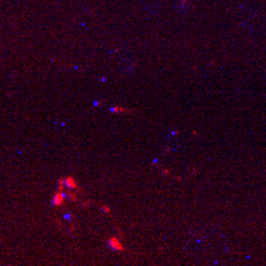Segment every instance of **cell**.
<instances>
[{"label":"cell","instance_id":"obj_1","mask_svg":"<svg viewBox=\"0 0 266 266\" xmlns=\"http://www.w3.org/2000/svg\"><path fill=\"white\" fill-rule=\"evenodd\" d=\"M107 244H108V246L111 248L112 250H116V251H126L125 245L122 244V241L118 239L117 237H111V238H108Z\"/></svg>","mask_w":266,"mask_h":266},{"label":"cell","instance_id":"obj_2","mask_svg":"<svg viewBox=\"0 0 266 266\" xmlns=\"http://www.w3.org/2000/svg\"><path fill=\"white\" fill-rule=\"evenodd\" d=\"M65 197H67L65 194H63L62 191H57V194H54L52 197V205L54 207H61L65 202Z\"/></svg>","mask_w":266,"mask_h":266},{"label":"cell","instance_id":"obj_3","mask_svg":"<svg viewBox=\"0 0 266 266\" xmlns=\"http://www.w3.org/2000/svg\"><path fill=\"white\" fill-rule=\"evenodd\" d=\"M64 181H65V186L68 189L70 190H79V186H78V182L76 180L73 176H67L64 179Z\"/></svg>","mask_w":266,"mask_h":266},{"label":"cell","instance_id":"obj_4","mask_svg":"<svg viewBox=\"0 0 266 266\" xmlns=\"http://www.w3.org/2000/svg\"><path fill=\"white\" fill-rule=\"evenodd\" d=\"M111 112L117 113V115H131V113H133V110L127 108V107H122V106H113V107H111Z\"/></svg>","mask_w":266,"mask_h":266},{"label":"cell","instance_id":"obj_5","mask_svg":"<svg viewBox=\"0 0 266 266\" xmlns=\"http://www.w3.org/2000/svg\"><path fill=\"white\" fill-rule=\"evenodd\" d=\"M76 190H73L72 192H68L67 197L69 198L72 202H78V192H75Z\"/></svg>","mask_w":266,"mask_h":266},{"label":"cell","instance_id":"obj_6","mask_svg":"<svg viewBox=\"0 0 266 266\" xmlns=\"http://www.w3.org/2000/svg\"><path fill=\"white\" fill-rule=\"evenodd\" d=\"M100 208H101L102 212L106 213V214H110V213H111V209H110V207H108V206H106V205H101V206H100Z\"/></svg>","mask_w":266,"mask_h":266},{"label":"cell","instance_id":"obj_7","mask_svg":"<svg viewBox=\"0 0 266 266\" xmlns=\"http://www.w3.org/2000/svg\"><path fill=\"white\" fill-rule=\"evenodd\" d=\"M162 174H163L164 176H169V175H170V170H169V169H163Z\"/></svg>","mask_w":266,"mask_h":266},{"label":"cell","instance_id":"obj_8","mask_svg":"<svg viewBox=\"0 0 266 266\" xmlns=\"http://www.w3.org/2000/svg\"><path fill=\"white\" fill-rule=\"evenodd\" d=\"M89 205H90V201H85V202L81 203V207H88Z\"/></svg>","mask_w":266,"mask_h":266},{"label":"cell","instance_id":"obj_9","mask_svg":"<svg viewBox=\"0 0 266 266\" xmlns=\"http://www.w3.org/2000/svg\"><path fill=\"white\" fill-rule=\"evenodd\" d=\"M70 232H72V233L75 232V224H74V223H72V226H70Z\"/></svg>","mask_w":266,"mask_h":266},{"label":"cell","instance_id":"obj_10","mask_svg":"<svg viewBox=\"0 0 266 266\" xmlns=\"http://www.w3.org/2000/svg\"><path fill=\"white\" fill-rule=\"evenodd\" d=\"M179 133H180L179 131H173V132H171V136H177Z\"/></svg>","mask_w":266,"mask_h":266},{"label":"cell","instance_id":"obj_11","mask_svg":"<svg viewBox=\"0 0 266 266\" xmlns=\"http://www.w3.org/2000/svg\"><path fill=\"white\" fill-rule=\"evenodd\" d=\"M165 152H166V153H170V152H171V148H169V147H166V148H165Z\"/></svg>","mask_w":266,"mask_h":266}]
</instances>
